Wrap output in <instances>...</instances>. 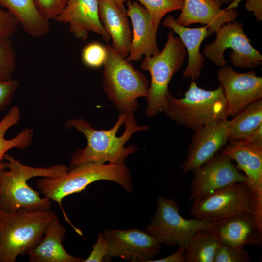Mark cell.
Wrapping results in <instances>:
<instances>
[{
	"instance_id": "1",
	"label": "cell",
	"mask_w": 262,
	"mask_h": 262,
	"mask_svg": "<svg viewBox=\"0 0 262 262\" xmlns=\"http://www.w3.org/2000/svg\"><path fill=\"white\" fill-rule=\"evenodd\" d=\"M65 127L76 129L87 140L84 149H76L73 153L69 169L88 162L125 164L129 155L138 150L135 145L125 147L126 142L134 133L150 128L148 125H138L132 112H120L115 124L108 130H96L82 118L69 119L66 122Z\"/></svg>"
},
{
	"instance_id": "2",
	"label": "cell",
	"mask_w": 262,
	"mask_h": 262,
	"mask_svg": "<svg viewBox=\"0 0 262 262\" xmlns=\"http://www.w3.org/2000/svg\"><path fill=\"white\" fill-rule=\"evenodd\" d=\"M4 167L0 170V208L12 212L25 208L30 210H51L52 203L48 197L32 188L28 180L36 177H55L68 171L65 165L57 164L49 167H34L21 163L6 153L3 158Z\"/></svg>"
},
{
	"instance_id": "3",
	"label": "cell",
	"mask_w": 262,
	"mask_h": 262,
	"mask_svg": "<svg viewBox=\"0 0 262 262\" xmlns=\"http://www.w3.org/2000/svg\"><path fill=\"white\" fill-rule=\"evenodd\" d=\"M100 180L113 181L129 193L133 190L131 172L125 164L88 162L69 169L58 177H42L36 184L44 197L59 204L66 196L84 190Z\"/></svg>"
},
{
	"instance_id": "4",
	"label": "cell",
	"mask_w": 262,
	"mask_h": 262,
	"mask_svg": "<svg viewBox=\"0 0 262 262\" xmlns=\"http://www.w3.org/2000/svg\"><path fill=\"white\" fill-rule=\"evenodd\" d=\"M163 113L177 124L194 131L228 119L222 86L205 90L198 87L194 80L183 98L169 94Z\"/></svg>"
},
{
	"instance_id": "5",
	"label": "cell",
	"mask_w": 262,
	"mask_h": 262,
	"mask_svg": "<svg viewBox=\"0 0 262 262\" xmlns=\"http://www.w3.org/2000/svg\"><path fill=\"white\" fill-rule=\"evenodd\" d=\"M51 210L0 208V262H15L41 240L47 224L56 216Z\"/></svg>"
},
{
	"instance_id": "6",
	"label": "cell",
	"mask_w": 262,
	"mask_h": 262,
	"mask_svg": "<svg viewBox=\"0 0 262 262\" xmlns=\"http://www.w3.org/2000/svg\"><path fill=\"white\" fill-rule=\"evenodd\" d=\"M105 48L103 90L119 112H136L139 106L137 99L148 96L149 81L110 45H106Z\"/></svg>"
},
{
	"instance_id": "7",
	"label": "cell",
	"mask_w": 262,
	"mask_h": 262,
	"mask_svg": "<svg viewBox=\"0 0 262 262\" xmlns=\"http://www.w3.org/2000/svg\"><path fill=\"white\" fill-rule=\"evenodd\" d=\"M186 55L185 47L179 37L170 29L167 41L161 51L152 56L144 57L141 68L149 71L151 76L149 95L146 98L145 113L152 118L164 111L170 92L169 84L173 76L181 68Z\"/></svg>"
},
{
	"instance_id": "8",
	"label": "cell",
	"mask_w": 262,
	"mask_h": 262,
	"mask_svg": "<svg viewBox=\"0 0 262 262\" xmlns=\"http://www.w3.org/2000/svg\"><path fill=\"white\" fill-rule=\"evenodd\" d=\"M212 221L188 219L180 215L175 200L159 196L157 208L145 231L166 246L178 245L185 249L196 232L207 229Z\"/></svg>"
},
{
	"instance_id": "9",
	"label": "cell",
	"mask_w": 262,
	"mask_h": 262,
	"mask_svg": "<svg viewBox=\"0 0 262 262\" xmlns=\"http://www.w3.org/2000/svg\"><path fill=\"white\" fill-rule=\"evenodd\" d=\"M215 33L214 41L206 45L203 51L204 56L216 66L223 67L226 65L224 53L229 48L234 67L252 69L262 64V55L251 44V40L245 33L241 22L235 20L225 24Z\"/></svg>"
},
{
	"instance_id": "10",
	"label": "cell",
	"mask_w": 262,
	"mask_h": 262,
	"mask_svg": "<svg viewBox=\"0 0 262 262\" xmlns=\"http://www.w3.org/2000/svg\"><path fill=\"white\" fill-rule=\"evenodd\" d=\"M192 202L189 211L194 218L212 222L244 212L251 213L249 192L243 182L229 185Z\"/></svg>"
},
{
	"instance_id": "11",
	"label": "cell",
	"mask_w": 262,
	"mask_h": 262,
	"mask_svg": "<svg viewBox=\"0 0 262 262\" xmlns=\"http://www.w3.org/2000/svg\"><path fill=\"white\" fill-rule=\"evenodd\" d=\"M108 246L104 262L119 257L132 262H148L161 252L162 244L156 238L139 229H104Z\"/></svg>"
},
{
	"instance_id": "12",
	"label": "cell",
	"mask_w": 262,
	"mask_h": 262,
	"mask_svg": "<svg viewBox=\"0 0 262 262\" xmlns=\"http://www.w3.org/2000/svg\"><path fill=\"white\" fill-rule=\"evenodd\" d=\"M221 153L237 163L247 181L251 213L259 225L262 224V147L246 144L239 141H230Z\"/></svg>"
},
{
	"instance_id": "13",
	"label": "cell",
	"mask_w": 262,
	"mask_h": 262,
	"mask_svg": "<svg viewBox=\"0 0 262 262\" xmlns=\"http://www.w3.org/2000/svg\"><path fill=\"white\" fill-rule=\"evenodd\" d=\"M217 79L223 89L228 118L235 116L249 105L262 98V77L250 71L239 73L226 65L220 67Z\"/></svg>"
},
{
	"instance_id": "14",
	"label": "cell",
	"mask_w": 262,
	"mask_h": 262,
	"mask_svg": "<svg viewBox=\"0 0 262 262\" xmlns=\"http://www.w3.org/2000/svg\"><path fill=\"white\" fill-rule=\"evenodd\" d=\"M194 176L190 184V202L201 198L229 185L246 183L245 175L237 168L228 156L217 153L193 172Z\"/></svg>"
},
{
	"instance_id": "15",
	"label": "cell",
	"mask_w": 262,
	"mask_h": 262,
	"mask_svg": "<svg viewBox=\"0 0 262 262\" xmlns=\"http://www.w3.org/2000/svg\"><path fill=\"white\" fill-rule=\"evenodd\" d=\"M233 121V119H226L195 131L186 157L181 164L183 173L193 172L227 145Z\"/></svg>"
},
{
	"instance_id": "16",
	"label": "cell",
	"mask_w": 262,
	"mask_h": 262,
	"mask_svg": "<svg viewBox=\"0 0 262 262\" xmlns=\"http://www.w3.org/2000/svg\"><path fill=\"white\" fill-rule=\"evenodd\" d=\"M207 229L220 242L237 248H244L247 245L262 246V229L249 212L211 222Z\"/></svg>"
},
{
	"instance_id": "17",
	"label": "cell",
	"mask_w": 262,
	"mask_h": 262,
	"mask_svg": "<svg viewBox=\"0 0 262 262\" xmlns=\"http://www.w3.org/2000/svg\"><path fill=\"white\" fill-rule=\"evenodd\" d=\"M55 20L68 24L76 39L85 41L89 33L93 32L107 42L111 39L99 19L98 0H67Z\"/></svg>"
},
{
	"instance_id": "18",
	"label": "cell",
	"mask_w": 262,
	"mask_h": 262,
	"mask_svg": "<svg viewBox=\"0 0 262 262\" xmlns=\"http://www.w3.org/2000/svg\"><path fill=\"white\" fill-rule=\"evenodd\" d=\"M126 14L131 21L133 32L129 54L126 58L130 62L136 61L143 56L149 57L158 54L156 39L158 29L153 25L148 11L137 1H126Z\"/></svg>"
},
{
	"instance_id": "19",
	"label": "cell",
	"mask_w": 262,
	"mask_h": 262,
	"mask_svg": "<svg viewBox=\"0 0 262 262\" xmlns=\"http://www.w3.org/2000/svg\"><path fill=\"white\" fill-rule=\"evenodd\" d=\"M221 0H184L181 13L176 19L180 25L187 27L195 23L205 24L212 33L225 23L235 21V8L222 9Z\"/></svg>"
},
{
	"instance_id": "20",
	"label": "cell",
	"mask_w": 262,
	"mask_h": 262,
	"mask_svg": "<svg viewBox=\"0 0 262 262\" xmlns=\"http://www.w3.org/2000/svg\"><path fill=\"white\" fill-rule=\"evenodd\" d=\"M98 2L99 19L112 39L111 48L126 58L132 40L126 11L123 10L115 0H98Z\"/></svg>"
},
{
	"instance_id": "21",
	"label": "cell",
	"mask_w": 262,
	"mask_h": 262,
	"mask_svg": "<svg viewBox=\"0 0 262 262\" xmlns=\"http://www.w3.org/2000/svg\"><path fill=\"white\" fill-rule=\"evenodd\" d=\"M66 232L56 215L47 224L40 242L26 253L30 262H82V258L69 254L63 246Z\"/></svg>"
},
{
	"instance_id": "22",
	"label": "cell",
	"mask_w": 262,
	"mask_h": 262,
	"mask_svg": "<svg viewBox=\"0 0 262 262\" xmlns=\"http://www.w3.org/2000/svg\"><path fill=\"white\" fill-rule=\"evenodd\" d=\"M162 24L176 33L187 49L188 62L183 77L192 80L198 78L205 60L204 56L200 52V45L205 38L212 34L208 27L207 25L198 28L183 26L178 24L171 15H168Z\"/></svg>"
},
{
	"instance_id": "23",
	"label": "cell",
	"mask_w": 262,
	"mask_h": 262,
	"mask_svg": "<svg viewBox=\"0 0 262 262\" xmlns=\"http://www.w3.org/2000/svg\"><path fill=\"white\" fill-rule=\"evenodd\" d=\"M0 5L12 14L30 35L41 37L48 33L49 20L39 12L34 0H0Z\"/></svg>"
},
{
	"instance_id": "24",
	"label": "cell",
	"mask_w": 262,
	"mask_h": 262,
	"mask_svg": "<svg viewBox=\"0 0 262 262\" xmlns=\"http://www.w3.org/2000/svg\"><path fill=\"white\" fill-rule=\"evenodd\" d=\"M20 117L19 108L14 106L0 120V170L4 167L3 160L8 150L13 148H25L31 145L33 140V131L30 128L23 129L12 139L5 138L7 131L12 126L17 124Z\"/></svg>"
},
{
	"instance_id": "25",
	"label": "cell",
	"mask_w": 262,
	"mask_h": 262,
	"mask_svg": "<svg viewBox=\"0 0 262 262\" xmlns=\"http://www.w3.org/2000/svg\"><path fill=\"white\" fill-rule=\"evenodd\" d=\"M229 131L228 141H239L262 125V98L249 105L236 115Z\"/></svg>"
},
{
	"instance_id": "26",
	"label": "cell",
	"mask_w": 262,
	"mask_h": 262,
	"mask_svg": "<svg viewBox=\"0 0 262 262\" xmlns=\"http://www.w3.org/2000/svg\"><path fill=\"white\" fill-rule=\"evenodd\" d=\"M220 241L207 229L195 233L185 249L186 262H213Z\"/></svg>"
},
{
	"instance_id": "27",
	"label": "cell",
	"mask_w": 262,
	"mask_h": 262,
	"mask_svg": "<svg viewBox=\"0 0 262 262\" xmlns=\"http://www.w3.org/2000/svg\"><path fill=\"white\" fill-rule=\"evenodd\" d=\"M149 13L154 27L158 28L162 18L167 13L181 10L184 0H137Z\"/></svg>"
},
{
	"instance_id": "28",
	"label": "cell",
	"mask_w": 262,
	"mask_h": 262,
	"mask_svg": "<svg viewBox=\"0 0 262 262\" xmlns=\"http://www.w3.org/2000/svg\"><path fill=\"white\" fill-rule=\"evenodd\" d=\"M16 67V54L9 37L0 36V81L11 80Z\"/></svg>"
},
{
	"instance_id": "29",
	"label": "cell",
	"mask_w": 262,
	"mask_h": 262,
	"mask_svg": "<svg viewBox=\"0 0 262 262\" xmlns=\"http://www.w3.org/2000/svg\"><path fill=\"white\" fill-rule=\"evenodd\" d=\"M250 261L249 253L245 248H237L220 242L213 262H248Z\"/></svg>"
},
{
	"instance_id": "30",
	"label": "cell",
	"mask_w": 262,
	"mask_h": 262,
	"mask_svg": "<svg viewBox=\"0 0 262 262\" xmlns=\"http://www.w3.org/2000/svg\"><path fill=\"white\" fill-rule=\"evenodd\" d=\"M106 55L105 46L98 42H92L83 48L82 58L87 66L98 68L104 65Z\"/></svg>"
},
{
	"instance_id": "31",
	"label": "cell",
	"mask_w": 262,
	"mask_h": 262,
	"mask_svg": "<svg viewBox=\"0 0 262 262\" xmlns=\"http://www.w3.org/2000/svg\"><path fill=\"white\" fill-rule=\"evenodd\" d=\"M41 14L48 20L54 19L65 8L67 0H34Z\"/></svg>"
},
{
	"instance_id": "32",
	"label": "cell",
	"mask_w": 262,
	"mask_h": 262,
	"mask_svg": "<svg viewBox=\"0 0 262 262\" xmlns=\"http://www.w3.org/2000/svg\"><path fill=\"white\" fill-rule=\"evenodd\" d=\"M18 24L15 16L0 5V36H11Z\"/></svg>"
},
{
	"instance_id": "33",
	"label": "cell",
	"mask_w": 262,
	"mask_h": 262,
	"mask_svg": "<svg viewBox=\"0 0 262 262\" xmlns=\"http://www.w3.org/2000/svg\"><path fill=\"white\" fill-rule=\"evenodd\" d=\"M18 87V83L16 80L0 81V111L10 104Z\"/></svg>"
},
{
	"instance_id": "34",
	"label": "cell",
	"mask_w": 262,
	"mask_h": 262,
	"mask_svg": "<svg viewBox=\"0 0 262 262\" xmlns=\"http://www.w3.org/2000/svg\"><path fill=\"white\" fill-rule=\"evenodd\" d=\"M108 246L103 233L100 232L88 257L83 262H102L107 254Z\"/></svg>"
},
{
	"instance_id": "35",
	"label": "cell",
	"mask_w": 262,
	"mask_h": 262,
	"mask_svg": "<svg viewBox=\"0 0 262 262\" xmlns=\"http://www.w3.org/2000/svg\"><path fill=\"white\" fill-rule=\"evenodd\" d=\"M148 262H186L185 249L179 248L172 254L163 258L152 260Z\"/></svg>"
},
{
	"instance_id": "36",
	"label": "cell",
	"mask_w": 262,
	"mask_h": 262,
	"mask_svg": "<svg viewBox=\"0 0 262 262\" xmlns=\"http://www.w3.org/2000/svg\"><path fill=\"white\" fill-rule=\"evenodd\" d=\"M245 9L253 13L257 21L262 20V0H246Z\"/></svg>"
},
{
	"instance_id": "37",
	"label": "cell",
	"mask_w": 262,
	"mask_h": 262,
	"mask_svg": "<svg viewBox=\"0 0 262 262\" xmlns=\"http://www.w3.org/2000/svg\"><path fill=\"white\" fill-rule=\"evenodd\" d=\"M241 142L262 147V125L242 140Z\"/></svg>"
},
{
	"instance_id": "38",
	"label": "cell",
	"mask_w": 262,
	"mask_h": 262,
	"mask_svg": "<svg viewBox=\"0 0 262 262\" xmlns=\"http://www.w3.org/2000/svg\"><path fill=\"white\" fill-rule=\"evenodd\" d=\"M117 3L119 5L120 8L124 11H126L125 7L124 6V3L126 2V0H115Z\"/></svg>"
},
{
	"instance_id": "39",
	"label": "cell",
	"mask_w": 262,
	"mask_h": 262,
	"mask_svg": "<svg viewBox=\"0 0 262 262\" xmlns=\"http://www.w3.org/2000/svg\"><path fill=\"white\" fill-rule=\"evenodd\" d=\"M233 0H221L223 4H227L229 2L232 1Z\"/></svg>"
}]
</instances>
